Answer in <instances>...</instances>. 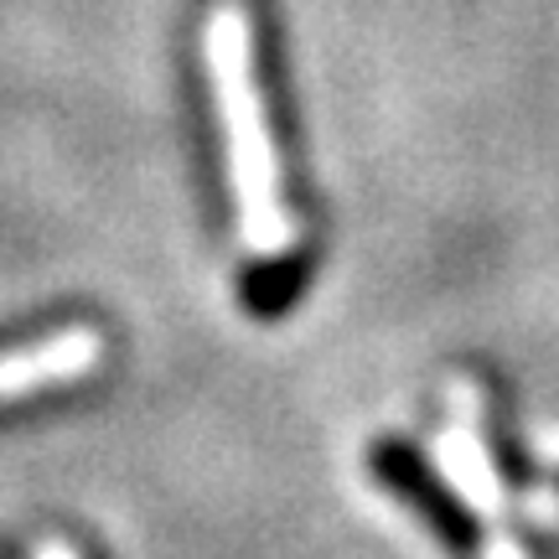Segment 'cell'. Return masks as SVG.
<instances>
[{
    "label": "cell",
    "mask_w": 559,
    "mask_h": 559,
    "mask_svg": "<svg viewBox=\"0 0 559 559\" xmlns=\"http://www.w3.org/2000/svg\"><path fill=\"white\" fill-rule=\"evenodd\" d=\"M202 47H207V79H213V104H218L223 145H228L243 243L260 260H285L296 243V218L280 198V156L264 120V94L254 83V37H249L243 5L234 0L213 5Z\"/></svg>",
    "instance_id": "obj_1"
},
{
    "label": "cell",
    "mask_w": 559,
    "mask_h": 559,
    "mask_svg": "<svg viewBox=\"0 0 559 559\" xmlns=\"http://www.w3.org/2000/svg\"><path fill=\"white\" fill-rule=\"evenodd\" d=\"M99 353H104V342L94 326H68V332H52V337L32 342V347L5 353L0 358V404L32 400L41 389L83 379L99 362Z\"/></svg>",
    "instance_id": "obj_2"
},
{
    "label": "cell",
    "mask_w": 559,
    "mask_h": 559,
    "mask_svg": "<svg viewBox=\"0 0 559 559\" xmlns=\"http://www.w3.org/2000/svg\"><path fill=\"white\" fill-rule=\"evenodd\" d=\"M373 466L383 472V481H394L400 492H409V502H415L419 513L436 523L445 539H466V523H461V513L440 498L436 487H430V477H419V466L409 461V451H400V445H383L379 456H373Z\"/></svg>",
    "instance_id": "obj_3"
},
{
    "label": "cell",
    "mask_w": 559,
    "mask_h": 559,
    "mask_svg": "<svg viewBox=\"0 0 559 559\" xmlns=\"http://www.w3.org/2000/svg\"><path fill=\"white\" fill-rule=\"evenodd\" d=\"M37 559H79V555H73V549H68L62 539H47V544H41V555H37Z\"/></svg>",
    "instance_id": "obj_4"
}]
</instances>
